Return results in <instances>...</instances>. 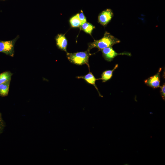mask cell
Returning a JSON list of instances; mask_svg holds the SVG:
<instances>
[{
  "instance_id": "9",
  "label": "cell",
  "mask_w": 165,
  "mask_h": 165,
  "mask_svg": "<svg viewBox=\"0 0 165 165\" xmlns=\"http://www.w3.org/2000/svg\"><path fill=\"white\" fill-rule=\"evenodd\" d=\"M118 64H116L113 68L111 70H106L104 71L101 75V79L103 82H105L111 79L113 75V72L118 68Z\"/></svg>"
},
{
  "instance_id": "14",
  "label": "cell",
  "mask_w": 165,
  "mask_h": 165,
  "mask_svg": "<svg viewBox=\"0 0 165 165\" xmlns=\"http://www.w3.org/2000/svg\"><path fill=\"white\" fill-rule=\"evenodd\" d=\"M79 17L82 24L86 22V18L82 10L79 13Z\"/></svg>"
},
{
  "instance_id": "2",
  "label": "cell",
  "mask_w": 165,
  "mask_h": 165,
  "mask_svg": "<svg viewBox=\"0 0 165 165\" xmlns=\"http://www.w3.org/2000/svg\"><path fill=\"white\" fill-rule=\"evenodd\" d=\"M90 51L87 50L85 51L73 53L67 52L66 56L68 59L71 63L78 65L86 64L90 71L89 59L90 56L92 54L90 53Z\"/></svg>"
},
{
  "instance_id": "15",
  "label": "cell",
  "mask_w": 165,
  "mask_h": 165,
  "mask_svg": "<svg viewBox=\"0 0 165 165\" xmlns=\"http://www.w3.org/2000/svg\"><path fill=\"white\" fill-rule=\"evenodd\" d=\"M4 127V123L2 119L1 114L0 113V134L2 132Z\"/></svg>"
},
{
  "instance_id": "7",
  "label": "cell",
  "mask_w": 165,
  "mask_h": 165,
  "mask_svg": "<svg viewBox=\"0 0 165 165\" xmlns=\"http://www.w3.org/2000/svg\"><path fill=\"white\" fill-rule=\"evenodd\" d=\"M56 40L57 47L60 50L67 52L68 40L65 35L62 34H58L56 37Z\"/></svg>"
},
{
  "instance_id": "5",
  "label": "cell",
  "mask_w": 165,
  "mask_h": 165,
  "mask_svg": "<svg viewBox=\"0 0 165 165\" xmlns=\"http://www.w3.org/2000/svg\"><path fill=\"white\" fill-rule=\"evenodd\" d=\"M113 16L112 11L110 9H106L99 14L98 22L102 26H105L110 21Z\"/></svg>"
},
{
  "instance_id": "13",
  "label": "cell",
  "mask_w": 165,
  "mask_h": 165,
  "mask_svg": "<svg viewBox=\"0 0 165 165\" xmlns=\"http://www.w3.org/2000/svg\"><path fill=\"white\" fill-rule=\"evenodd\" d=\"M12 73L9 71L0 74V84L10 81Z\"/></svg>"
},
{
  "instance_id": "8",
  "label": "cell",
  "mask_w": 165,
  "mask_h": 165,
  "mask_svg": "<svg viewBox=\"0 0 165 165\" xmlns=\"http://www.w3.org/2000/svg\"><path fill=\"white\" fill-rule=\"evenodd\" d=\"M76 78L78 79H84L87 83L94 86L97 91L99 96L101 97H103L100 94L95 84L96 81L99 80V79H96L92 72L90 71L87 74L83 76H78Z\"/></svg>"
},
{
  "instance_id": "1",
  "label": "cell",
  "mask_w": 165,
  "mask_h": 165,
  "mask_svg": "<svg viewBox=\"0 0 165 165\" xmlns=\"http://www.w3.org/2000/svg\"><path fill=\"white\" fill-rule=\"evenodd\" d=\"M120 42V40L116 38L110 33L105 31L103 37L101 39L94 40L88 44V50H90L94 48H96L99 50L107 47H112L114 45Z\"/></svg>"
},
{
  "instance_id": "3",
  "label": "cell",
  "mask_w": 165,
  "mask_h": 165,
  "mask_svg": "<svg viewBox=\"0 0 165 165\" xmlns=\"http://www.w3.org/2000/svg\"><path fill=\"white\" fill-rule=\"evenodd\" d=\"M16 38L9 41H0V52L13 57L14 54V47Z\"/></svg>"
},
{
  "instance_id": "4",
  "label": "cell",
  "mask_w": 165,
  "mask_h": 165,
  "mask_svg": "<svg viewBox=\"0 0 165 165\" xmlns=\"http://www.w3.org/2000/svg\"><path fill=\"white\" fill-rule=\"evenodd\" d=\"M101 51L104 59L108 62L112 61L115 57L119 55H126L129 56L131 55L130 53L126 52L118 53L113 49L112 47L105 48Z\"/></svg>"
},
{
  "instance_id": "6",
  "label": "cell",
  "mask_w": 165,
  "mask_h": 165,
  "mask_svg": "<svg viewBox=\"0 0 165 165\" xmlns=\"http://www.w3.org/2000/svg\"><path fill=\"white\" fill-rule=\"evenodd\" d=\"M162 69L160 68L158 72L144 81L145 83L147 86L155 89L160 87V72Z\"/></svg>"
},
{
  "instance_id": "11",
  "label": "cell",
  "mask_w": 165,
  "mask_h": 165,
  "mask_svg": "<svg viewBox=\"0 0 165 165\" xmlns=\"http://www.w3.org/2000/svg\"><path fill=\"white\" fill-rule=\"evenodd\" d=\"M69 22L71 26L73 28L79 27L82 24L79 19V13L72 16L70 18Z\"/></svg>"
},
{
  "instance_id": "10",
  "label": "cell",
  "mask_w": 165,
  "mask_h": 165,
  "mask_svg": "<svg viewBox=\"0 0 165 165\" xmlns=\"http://www.w3.org/2000/svg\"><path fill=\"white\" fill-rule=\"evenodd\" d=\"M79 28L81 30L91 35L92 31L95 28V27L92 24L87 22L82 24Z\"/></svg>"
},
{
  "instance_id": "16",
  "label": "cell",
  "mask_w": 165,
  "mask_h": 165,
  "mask_svg": "<svg viewBox=\"0 0 165 165\" xmlns=\"http://www.w3.org/2000/svg\"><path fill=\"white\" fill-rule=\"evenodd\" d=\"M160 93L161 96L163 99V100H165V83H164L162 86H160Z\"/></svg>"
},
{
  "instance_id": "12",
  "label": "cell",
  "mask_w": 165,
  "mask_h": 165,
  "mask_svg": "<svg viewBox=\"0 0 165 165\" xmlns=\"http://www.w3.org/2000/svg\"><path fill=\"white\" fill-rule=\"evenodd\" d=\"M10 81H9L0 84V95L1 96L4 97L8 94Z\"/></svg>"
}]
</instances>
